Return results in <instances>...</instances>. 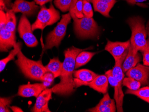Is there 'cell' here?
Masks as SVG:
<instances>
[{
	"label": "cell",
	"instance_id": "obj_1",
	"mask_svg": "<svg viewBox=\"0 0 149 112\" xmlns=\"http://www.w3.org/2000/svg\"><path fill=\"white\" fill-rule=\"evenodd\" d=\"M84 49L72 47L64 51L65 58L59 83L52 88V93L61 96H68L75 91L73 83V72L75 68L76 58Z\"/></svg>",
	"mask_w": 149,
	"mask_h": 112
},
{
	"label": "cell",
	"instance_id": "obj_2",
	"mask_svg": "<svg viewBox=\"0 0 149 112\" xmlns=\"http://www.w3.org/2000/svg\"><path fill=\"white\" fill-rule=\"evenodd\" d=\"M126 22L132 32L130 45L135 52L143 51L146 48L147 44V32L144 20L140 16H134L128 18Z\"/></svg>",
	"mask_w": 149,
	"mask_h": 112
},
{
	"label": "cell",
	"instance_id": "obj_3",
	"mask_svg": "<svg viewBox=\"0 0 149 112\" xmlns=\"http://www.w3.org/2000/svg\"><path fill=\"white\" fill-rule=\"evenodd\" d=\"M17 56L16 64L25 77L35 81H43L44 75L48 72L41 61L30 60L23 55L21 50Z\"/></svg>",
	"mask_w": 149,
	"mask_h": 112
},
{
	"label": "cell",
	"instance_id": "obj_4",
	"mask_svg": "<svg viewBox=\"0 0 149 112\" xmlns=\"http://www.w3.org/2000/svg\"><path fill=\"white\" fill-rule=\"evenodd\" d=\"M74 29L77 36L81 39H95L99 36L100 29L93 17H84L74 18Z\"/></svg>",
	"mask_w": 149,
	"mask_h": 112
},
{
	"label": "cell",
	"instance_id": "obj_5",
	"mask_svg": "<svg viewBox=\"0 0 149 112\" xmlns=\"http://www.w3.org/2000/svg\"><path fill=\"white\" fill-rule=\"evenodd\" d=\"M71 19L72 17L70 13L63 15L60 22L55 29L47 35L43 51L48 49H52L54 47L57 48L58 47L66 35L67 27L71 22Z\"/></svg>",
	"mask_w": 149,
	"mask_h": 112
},
{
	"label": "cell",
	"instance_id": "obj_6",
	"mask_svg": "<svg viewBox=\"0 0 149 112\" xmlns=\"http://www.w3.org/2000/svg\"><path fill=\"white\" fill-rule=\"evenodd\" d=\"M60 18V13L52 4H51L49 8L42 6L38 13L36 20L31 25L32 29L33 31L37 29L43 30L47 26L56 23Z\"/></svg>",
	"mask_w": 149,
	"mask_h": 112
},
{
	"label": "cell",
	"instance_id": "obj_7",
	"mask_svg": "<svg viewBox=\"0 0 149 112\" xmlns=\"http://www.w3.org/2000/svg\"><path fill=\"white\" fill-rule=\"evenodd\" d=\"M20 37L29 47H35L38 44L37 39L33 33L31 25L25 15L20 18L17 28Z\"/></svg>",
	"mask_w": 149,
	"mask_h": 112
},
{
	"label": "cell",
	"instance_id": "obj_8",
	"mask_svg": "<svg viewBox=\"0 0 149 112\" xmlns=\"http://www.w3.org/2000/svg\"><path fill=\"white\" fill-rule=\"evenodd\" d=\"M130 46V40L125 42H111L108 40L105 50L112 55L115 61L118 60L129 51Z\"/></svg>",
	"mask_w": 149,
	"mask_h": 112
},
{
	"label": "cell",
	"instance_id": "obj_9",
	"mask_svg": "<svg viewBox=\"0 0 149 112\" xmlns=\"http://www.w3.org/2000/svg\"><path fill=\"white\" fill-rule=\"evenodd\" d=\"M39 8L35 1L29 2L25 0H15L11 6V9L15 13H21L28 16L36 14Z\"/></svg>",
	"mask_w": 149,
	"mask_h": 112
},
{
	"label": "cell",
	"instance_id": "obj_10",
	"mask_svg": "<svg viewBox=\"0 0 149 112\" xmlns=\"http://www.w3.org/2000/svg\"><path fill=\"white\" fill-rule=\"evenodd\" d=\"M127 77H130L140 82L142 85H149V67L138 64L126 72Z\"/></svg>",
	"mask_w": 149,
	"mask_h": 112
},
{
	"label": "cell",
	"instance_id": "obj_11",
	"mask_svg": "<svg viewBox=\"0 0 149 112\" xmlns=\"http://www.w3.org/2000/svg\"><path fill=\"white\" fill-rule=\"evenodd\" d=\"M97 76V74L88 69H80L74 71L73 83L74 88L84 85L88 86V84Z\"/></svg>",
	"mask_w": 149,
	"mask_h": 112
},
{
	"label": "cell",
	"instance_id": "obj_12",
	"mask_svg": "<svg viewBox=\"0 0 149 112\" xmlns=\"http://www.w3.org/2000/svg\"><path fill=\"white\" fill-rule=\"evenodd\" d=\"M45 83H36L21 85L18 89V96L24 97H37L42 91L47 88Z\"/></svg>",
	"mask_w": 149,
	"mask_h": 112
},
{
	"label": "cell",
	"instance_id": "obj_13",
	"mask_svg": "<svg viewBox=\"0 0 149 112\" xmlns=\"http://www.w3.org/2000/svg\"><path fill=\"white\" fill-rule=\"evenodd\" d=\"M52 88H46L42 91L37 97L34 106L32 109L31 112H51L48 108V103L52 99Z\"/></svg>",
	"mask_w": 149,
	"mask_h": 112
},
{
	"label": "cell",
	"instance_id": "obj_14",
	"mask_svg": "<svg viewBox=\"0 0 149 112\" xmlns=\"http://www.w3.org/2000/svg\"><path fill=\"white\" fill-rule=\"evenodd\" d=\"M15 33L6 28L0 31V50L1 52H7L15 45Z\"/></svg>",
	"mask_w": 149,
	"mask_h": 112
},
{
	"label": "cell",
	"instance_id": "obj_15",
	"mask_svg": "<svg viewBox=\"0 0 149 112\" xmlns=\"http://www.w3.org/2000/svg\"><path fill=\"white\" fill-rule=\"evenodd\" d=\"M141 60L140 55L133 50L132 46L130 47L128 54L124 61L122 68L124 72H126L128 70L136 66Z\"/></svg>",
	"mask_w": 149,
	"mask_h": 112
},
{
	"label": "cell",
	"instance_id": "obj_16",
	"mask_svg": "<svg viewBox=\"0 0 149 112\" xmlns=\"http://www.w3.org/2000/svg\"><path fill=\"white\" fill-rule=\"evenodd\" d=\"M108 84L109 81L106 75H98L88 86L99 93L105 94L108 91Z\"/></svg>",
	"mask_w": 149,
	"mask_h": 112
},
{
	"label": "cell",
	"instance_id": "obj_17",
	"mask_svg": "<svg viewBox=\"0 0 149 112\" xmlns=\"http://www.w3.org/2000/svg\"><path fill=\"white\" fill-rule=\"evenodd\" d=\"M63 66V63L60 62L58 58L55 57L50 59L48 64L45 67L47 72L52 73L55 78L61 75Z\"/></svg>",
	"mask_w": 149,
	"mask_h": 112
},
{
	"label": "cell",
	"instance_id": "obj_18",
	"mask_svg": "<svg viewBox=\"0 0 149 112\" xmlns=\"http://www.w3.org/2000/svg\"><path fill=\"white\" fill-rule=\"evenodd\" d=\"M91 2L93 4L95 11L98 12L106 17H110L109 12L115 4L105 3L99 0H93Z\"/></svg>",
	"mask_w": 149,
	"mask_h": 112
},
{
	"label": "cell",
	"instance_id": "obj_19",
	"mask_svg": "<svg viewBox=\"0 0 149 112\" xmlns=\"http://www.w3.org/2000/svg\"><path fill=\"white\" fill-rule=\"evenodd\" d=\"M83 0H74L69 10V13L73 19L84 17L83 13Z\"/></svg>",
	"mask_w": 149,
	"mask_h": 112
},
{
	"label": "cell",
	"instance_id": "obj_20",
	"mask_svg": "<svg viewBox=\"0 0 149 112\" xmlns=\"http://www.w3.org/2000/svg\"><path fill=\"white\" fill-rule=\"evenodd\" d=\"M96 54L95 52L82 51L79 53L76 58L75 69L87 64L90 61L94 56Z\"/></svg>",
	"mask_w": 149,
	"mask_h": 112
},
{
	"label": "cell",
	"instance_id": "obj_21",
	"mask_svg": "<svg viewBox=\"0 0 149 112\" xmlns=\"http://www.w3.org/2000/svg\"><path fill=\"white\" fill-rule=\"evenodd\" d=\"M21 42H18L16 43L15 45L13 47V49L10 52V54L8 55V56L5 58H3L0 61V65H1V68H0V71L2 72L5 67L6 66L7 64L10 61L15 59V56L19 51L21 50Z\"/></svg>",
	"mask_w": 149,
	"mask_h": 112
},
{
	"label": "cell",
	"instance_id": "obj_22",
	"mask_svg": "<svg viewBox=\"0 0 149 112\" xmlns=\"http://www.w3.org/2000/svg\"><path fill=\"white\" fill-rule=\"evenodd\" d=\"M16 26V18L15 13L11 9L6 12V28L8 31L15 33Z\"/></svg>",
	"mask_w": 149,
	"mask_h": 112
},
{
	"label": "cell",
	"instance_id": "obj_23",
	"mask_svg": "<svg viewBox=\"0 0 149 112\" xmlns=\"http://www.w3.org/2000/svg\"><path fill=\"white\" fill-rule=\"evenodd\" d=\"M125 93L137 96L145 102L149 103V86L144 87L137 90H131L128 89L126 90Z\"/></svg>",
	"mask_w": 149,
	"mask_h": 112
},
{
	"label": "cell",
	"instance_id": "obj_24",
	"mask_svg": "<svg viewBox=\"0 0 149 112\" xmlns=\"http://www.w3.org/2000/svg\"><path fill=\"white\" fill-rule=\"evenodd\" d=\"M123 86L131 90H137L140 88L141 83L130 77L125 78L123 82Z\"/></svg>",
	"mask_w": 149,
	"mask_h": 112
},
{
	"label": "cell",
	"instance_id": "obj_25",
	"mask_svg": "<svg viewBox=\"0 0 149 112\" xmlns=\"http://www.w3.org/2000/svg\"><path fill=\"white\" fill-rule=\"evenodd\" d=\"M74 0H55L54 3L57 8L63 12H66L70 10Z\"/></svg>",
	"mask_w": 149,
	"mask_h": 112
},
{
	"label": "cell",
	"instance_id": "obj_26",
	"mask_svg": "<svg viewBox=\"0 0 149 112\" xmlns=\"http://www.w3.org/2000/svg\"><path fill=\"white\" fill-rule=\"evenodd\" d=\"M11 102V97L0 98V112H10L9 108Z\"/></svg>",
	"mask_w": 149,
	"mask_h": 112
},
{
	"label": "cell",
	"instance_id": "obj_27",
	"mask_svg": "<svg viewBox=\"0 0 149 112\" xmlns=\"http://www.w3.org/2000/svg\"><path fill=\"white\" fill-rule=\"evenodd\" d=\"M88 111L92 112H116V109L99 103L96 106L90 109Z\"/></svg>",
	"mask_w": 149,
	"mask_h": 112
},
{
	"label": "cell",
	"instance_id": "obj_28",
	"mask_svg": "<svg viewBox=\"0 0 149 112\" xmlns=\"http://www.w3.org/2000/svg\"><path fill=\"white\" fill-rule=\"evenodd\" d=\"M99 103L106 105V106L112 108L113 109H116L115 100L110 98L109 94L108 93L104 94L103 97L101 99L100 102H99Z\"/></svg>",
	"mask_w": 149,
	"mask_h": 112
},
{
	"label": "cell",
	"instance_id": "obj_29",
	"mask_svg": "<svg viewBox=\"0 0 149 112\" xmlns=\"http://www.w3.org/2000/svg\"><path fill=\"white\" fill-rule=\"evenodd\" d=\"M83 13L84 16L87 17H93V12L92 6L90 2L86 0H83Z\"/></svg>",
	"mask_w": 149,
	"mask_h": 112
},
{
	"label": "cell",
	"instance_id": "obj_30",
	"mask_svg": "<svg viewBox=\"0 0 149 112\" xmlns=\"http://www.w3.org/2000/svg\"><path fill=\"white\" fill-rule=\"evenodd\" d=\"M143 53V62L144 65L145 66H149V49L147 47L145 50L141 52Z\"/></svg>",
	"mask_w": 149,
	"mask_h": 112
},
{
	"label": "cell",
	"instance_id": "obj_31",
	"mask_svg": "<svg viewBox=\"0 0 149 112\" xmlns=\"http://www.w3.org/2000/svg\"><path fill=\"white\" fill-rule=\"evenodd\" d=\"M0 17H1L0 29L2 30L5 28L6 27V13H5L4 11H0Z\"/></svg>",
	"mask_w": 149,
	"mask_h": 112
},
{
	"label": "cell",
	"instance_id": "obj_32",
	"mask_svg": "<svg viewBox=\"0 0 149 112\" xmlns=\"http://www.w3.org/2000/svg\"><path fill=\"white\" fill-rule=\"evenodd\" d=\"M127 3L130 5H134L137 3H140L143 1H146L147 0H126Z\"/></svg>",
	"mask_w": 149,
	"mask_h": 112
},
{
	"label": "cell",
	"instance_id": "obj_33",
	"mask_svg": "<svg viewBox=\"0 0 149 112\" xmlns=\"http://www.w3.org/2000/svg\"><path fill=\"white\" fill-rule=\"evenodd\" d=\"M34 1L37 4H38L40 6H42L47 2L52 1V0H34Z\"/></svg>",
	"mask_w": 149,
	"mask_h": 112
},
{
	"label": "cell",
	"instance_id": "obj_34",
	"mask_svg": "<svg viewBox=\"0 0 149 112\" xmlns=\"http://www.w3.org/2000/svg\"><path fill=\"white\" fill-rule=\"evenodd\" d=\"M10 109H11L12 111L13 112H23L24 111L18 107L15 106H10Z\"/></svg>",
	"mask_w": 149,
	"mask_h": 112
},
{
	"label": "cell",
	"instance_id": "obj_35",
	"mask_svg": "<svg viewBox=\"0 0 149 112\" xmlns=\"http://www.w3.org/2000/svg\"><path fill=\"white\" fill-rule=\"evenodd\" d=\"M0 4H1V10L6 11V12L9 10L7 8L6 6L4 1H3V0H1Z\"/></svg>",
	"mask_w": 149,
	"mask_h": 112
},
{
	"label": "cell",
	"instance_id": "obj_36",
	"mask_svg": "<svg viewBox=\"0 0 149 112\" xmlns=\"http://www.w3.org/2000/svg\"><path fill=\"white\" fill-rule=\"evenodd\" d=\"M86 1L91 2L93 0H86ZM99 1L107 3H113V4H115L117 2L116 0H99Z\"/></svg>",
	"mask_w": 149,
	"mask_h": 112
},
{
	"label": "cell",
	"instance_id": "obj_37",
	"mask_svg": "<svg viewBox=\"0 0 149 112\" xmlns=\"http://www.w3.org/2000/svg\"><path fill=\"white\" fill-rule=\"evenodd\" d=\"M11 1L12 0H3L6 7H8V8H10L12 4V3H11Z\"/></svg>",
	"mask_w": 149,
	"mask_h": 112
},
{
	"label": "cell",
	"instance_id": "obj_38",
	"mask_svg": "<svg viewBox=\"0 0 149 112\" xmlns=\"http://www.w3.org/2000/svg\"><path fill=\"white\" fill-rule=\"evenodd\" d=\"M146 31H147V34L149 36V20L147 22V24H146Z\"/></svg>",
	"mask_w": 149,
	"mask_h": 112
},
{
	"label": "cell",
	"instance_id": "obj_39",
	"mask_svg": "<svg viewBox=\"0 0 149 112\" xmlns=\"http://www.w3.org/2000/svg\"><path fill=\"white\" fill-rule=\"evenodd\" d=\"M147 47L149 48V38L147 39Z\"/></svg>",
	"mask_w": 149,
	"mask_h": 112
}]
</instances>
